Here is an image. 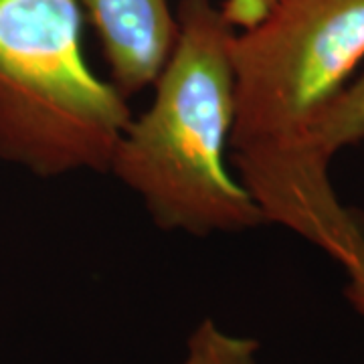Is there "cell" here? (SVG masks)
<instances>
[{
    "label": "cell",
    "instance_id": "cell-1",
    "mask_svg": "<svg viewBox=\"0 0 364 364\" xmlns=\"http://www.w3.org/2000/svg\"><path fill=\"white\" fill-rule=\"evenodd\" d=\"M229 152L265 223L344 272L364 267V221L340 203L316 130L364 67V0H275L231 39Z\"/></svg>",
    "mask_w": 364,
    "mask_h": 364
},
{
    "label": "cell",
    "instance_id": "cell-2",
    "mask_svg": "<svg viewBox=\"0 0 364 364\" xmlns=\"http://www.w3.org/2000/svg\"><path fill=\"white\" fill-rule=\"evenodd\" d=\"M178 35L154 79V100L122 134L109 172L164 231L207 237L265 223L225 154L235 116V26L210 0H182Z\"/></svg>",
    "mask_w": 364,
    "mask_h": 364
},
{
    "label": "cell",
    "instance_id": "cell-3",
    "mask_svg": "<svg viewBox=\"0 0 364 364\" xmlns=\"http://www.w3.org/2000/svg\"><path fill=\"white\" fill-rule=\"evenodd\" d=\"M130 122L83 57L77 0H0V160L43 178L109 172Z\"/></svg>",
    "mask_w": 364,
    "mask_h": 364
},
{
    "label": "cell",
    "instance_id": "cell-4",
    "mask_svg": "<svg viewBox=\"0 0 364 364\" xmlns=\"http://www.w3.org/2000/svg\"><path fill=\"white\" fill-rule=\"evenodd\" d=\"M102 41L112 83L126 97L154 83L178 35L168 0H77Z\"/></svg>",
    "mask_w": 364,
    "mask_h": 364
},
{
    "label": "cell",
    "instance_id": "cell-5",
    "mask_svg": "<svg viewBox=\"0 0 364 364\" xmlns=\"http://www.w3.org/2000/svg\"><path fill=\"white\" fill-rule=\"evenodd\" d=\"M360 140H364V67L332 102L316 130V144L326 160Z\"/></svg>",
    "mask_w": 364,
    "mask_h": 364
},
{
    "label": "cell",
    "instance_id": "cell-6",
    "mask_svg": "<svg viewBox=\"0 0 364 364\" xmlns=\"http://www.w3.org/2000/svg\"><path fill=\"white\" fill-rule=\"evenodd\" d=\"M257 340L225 332L213 320H203L186 342L181 364H257Z\"/></svg>",
    "mask_w": 364,
    "mask_h": 364
},
{
    "label": "cell",
    "instance_id": "cell-7",
    "mask_svg": "<svg viewBox=\"0 0 364 364\" xmlns=\"http://www.w3.org/2000/svg\"><path fill=\"white\" fill-rule=\"evenodd\" d=\"M273 2L275 0H225L221 11L235 28H245L257 23Z\"/></svg>",
    "mask_w": 364,
    "mask_h": 364
},
{
    "label": "cell",
    "instance_id": "cell-8",
    "mask_svg": "<svg viewBox=\"0 0 364 364\" xmlns=\"http://www.w3.org/2000/svg\"><path fill=\"white\" fill-rule=\"evenodd\" d=\"M346 275H348V284L344 287V296L352 308L364 318V267L346 272Z\"/></svg>",
    "mask_w": 364,
    "mask_h": 364
}]
</instances>
